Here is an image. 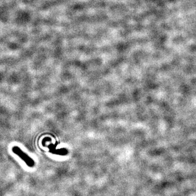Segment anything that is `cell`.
<instances>
[{
	"mask_svg": "<svg viewBox=\"0 0 196 196\" xmlns=\"http://www.w3.org/2000/svg\"><path fill=\"white\" fill-rule=\"evenodd\" d=\"M12 151L14 154L17 155L20 158H21L28 167H33L35 166V162L34 160L30 158L27 154L24 153L19 146H14L13 147Z\"/></svg>",
	"mask_w": 196,
	"mask_h": 196,
	"instance_id": "1",
	"label": "cell"
}]
</instances>
